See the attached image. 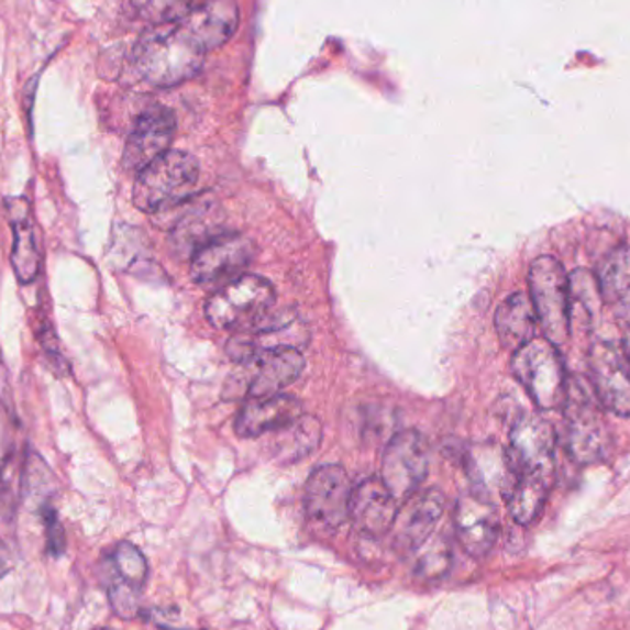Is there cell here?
Returning <instances> with one entry per match:
<instances>
[{
    "mask_svg": "<svg viewBox=\"0 0 630 630\" xmlns=\"http://www.w3.org/2000/svg\"><path fill=\"white\" fill-rule=\"evenodd\" d=\"M131 57L150 86L176 87L198 75L205 51L181 24H155L139 37Z\"/></svg>",
    "mask_w": 630,
    "mask_h": 630,
    "instance_id": "cell-1",
    "label": "cell"
},
{
    "mask_svg": "<svg viewBox=\"0 0 630 630\" xmlns=\"http://www.w3.org/2000/svg\"><path fill=\"white\" fill-rule=\"evenodd\" d=\"M198 179V161L185 152L168 150L139 172L133 187V203L148 214L176 209L192 198Z\"/></svg>",
    "mask_w": 630,
    "mask_h": 630,
    "instance_id": "cell-2",
    "label": "cell"
},
{
    "mask_svg": "<svg viewBox=\"0 0 630 630\" xmlns=\"http://www.w3.org/2000/svg\"><path fill=\"white\" fill-rule=\"evenodd\" d=\"M529 299L544 338L553 345H566L572 334V290L568 273L553 256H539L529 267Z\"/></svg>",
    "mask_w": 630,
    "mask_h": 630,
    "instance_id": "cell-3",
    "label": "cell"
},
{
    "mask_svg": "<svg viewBox=\"0 0 630 630\" xmlns=\"http://www.w3.org/2000/svg\"><path fill=\"white\" fill-rule=\"evenodd\" d=\"M512 375L540 409L563 408L568 397L564 362L551 341L534 338L512 354Z\"/></svg>",
    "mask_w": 630,
    "mask_h": 630,
    "instance_id": "cell-4",
    "label": "cell"
},
{
    "mask_svg": "<svg viewBox=\"0 0 630 630\" xmlns=\"http://www.w3.org/2000/svg\"><path fill=\"white\" fill-rule=\"evenodd\" d=\"M272 283L258 275H242L214 291L205 305V316L214 329L244 330L261 321L275 302Z\"/></svg>",
    "mask_w": 630,
    "mask_h": 630,
    "instance_id": "cell-5",
    "label": "cell"
},
{
    "mask_svg": "<svg viewBox=\"0 0 630 630\" xmlns=\"http://www.w3.org/2000/svg\"><path fill=\"white\" fill-rule=\"evenodd\" d=\"M302 369L305 358L301 351L261 354L239 364V369L225 384V397L247 400L275 397L291 386L301 376Z\"/></svg>",
    "mask_w": 630,
    "mask_h": 630,
    "instance_id": "cell-6",
    "label": "cell"
},
{
    "mask_svg": "<svg viewBox=\"0 0 630 630\" xmlns=\"http://www.w3.org/2000/svg\"><path fill=\"white\" fill-rule=\"evenodd\" d=\"M310 341V330L297 313L280 312L272 318H264L239 330L229 340L228 353L236 364L255 358L261 354L278 351H301Z\"/></svg>",
    "mask_w": 630,
    "mask_h": 630,
    "instance_id": "cell-7",
    "label": "cell"
},
{
    "mask_svg": "<svg viewBox=\"0 0 630 630\" xmlns=\"http://www.w3.org/2000/svg\"><path fill=\"white\" fill-rule=\"evenodd\" d=\"M566 452L579 465H594L605 460L610 449L607 424L603 420L601 406L594 398L577 387L570 391L566 402Z\"/></svg>",
    "mask_w": 630,
    "mask_h": 630,
    "instance_id": "cell-8",
    "label": "cell"
},
{
    "mask_svg": "<svg viewBox=\"0 0 630 630\" xmlns=\"http://www.w3.org/2000/svg\"><path fill=\"white\" fill-rule=\"evenodd\" d=\"M351 496L353 487L343 466H319L308 477L305 490L308 522L318 533H335L349 518Z\"/></svg>",
    "mask_w": 630,
    "mask_h": 630,
    "instance_id": "cell-9",
    "label": "cell"
},
{
    "mask_svg": "<svg viewBox=\"0 0 630 630\" xmlns=\"http://www.w3.org/2000/svg\"><path fill=\"white\" fill-rule=\"evenodd\" d=\"M555 428L539 415H523L512 427L506 449L509 476L539 474L555 477Z\"/></svg>",
    "mask_w": 630,
    "mask_h": 630,
    "instance_id": "cell-10",
    "label": "cell"
},
{
    "mask_svg": "<svg viewBox=\"0 0 630 630\" xmlns=\"http://www.w3.org/2000/svg\"><path fill=\"white\" fill-rule=\"evenodd\" d=\"M430 444L422 433L406 430L387 443L382 460V482L398 501L408 500L427 479Z\"/></svg>",
    "mask_w": 630,
    "mask_h": 630,
    "instance_id": "cell-11",
    "label": "cell"
},
{
    "mask_svg": "<svg viewBox=\"0 0 630 630\" xmlns=\"http://www.w3.org/2000/svg\"><path fill=\"white\" fill-rule=\"evenodd\" d=\"M588 371L597 400L618 417H630V364L623 346L597 341L588 353Z\"/></svg>",
    "mask_w": 630,
    "mask_h": 630,
    "instance_id": "cell-12",
    "label": "cell"
},
{
    "mask_svg": "<svg viewBox=\"0 0 630 630\" xmlns=\"http://www.w3.org/2000/svg\"><path fill=\"white\" fill-rule=\"evenodd\" d=\"M256 250L242 234H222L196 251L190 264L194 283L201 286H223L242 277L250 267Z\"/></svg>",
    "mask_w": 630,
    "mask_h": 630,
    "instance_id": "cell-13",
    "label": "cell"
},
{
    "mask_svg": "<svg viewBox=\"0 0 630 630\" xmlns=\"http://www.w3.org/2000/svg\"><path fill=\"white\" fill-rule=\"evenodd\" d=\"M176 135V117L165 106L146 109L136 119L128 143H125L122 165L125 170L141 172L159 159L170 148Z\"/></svg>",
    "mask_w": 630,
    "mask_h": 630,
    "instance_id": "cell-14",
    "label": "cell"
},
{
    "mask_svg": "<svg viewBox=\"0 0 630 630\" xmlns=\"http://www.w3.org/2000/svg\"><path fill=\"white\" fill-rule=\"evenodd\" d=\"M444 495L438 488L417 490L408 500H404L402 509H398L393 523V544L400 553H411L424 545L439 520L443 517Z\"/></svg>",
    "mask_w": 630,
    "mask_h": 630,
    "instance_id": "cell-15",
    "label": "cell"
},
{
    "mask_svg": "<svg viewBox=\"0 0 630 630\" xmlns=\"http://www.w3.org/2000/svg\"><path fill=\"white\" fill-rule=\"evenodd\" d=\"M454 526L461 548L474 559L487 556L500 534L498 511L493 501L479 493L461 496L455 506Z\"/></svg>",
    "mask_w": 630,
    "mask_h": 630,
    "instance_id": "cell-16",
    "label": "cell"
},
{
    "mask_svg": "<svg viewBox=\"0 0 630 630\" xmlns=\"http://www.w3.org/2000/svg\"><path fill=\"white\" fill-rule=\"evenodd\" d=\"M398 512V500L389 493L380 477H367L353 488L349 518L354 528L371 539L389 533Z\"/></svg>",
    "mask_w": 630,
    "mask_h": 630,
    "instance_id": "cell-17",
    "label": "cell"
},
{
    "mask_svg": "<svg viewBox=\"0 0 630 630\" xmlns=\"http://www.w3.org/2000/svg\"><path fill=\"white\" fill-rule=\"evenodd\" d=\"M239 21L236 0H205L179 24L198 41L205 52H209L220 48L233 37Z\"/></svg>",
    "mask_w": 630,
    "mask_h": 630,
    "instance_id": "cell-18",
    "label": "cell"
},
{
    "mask_svg": "<svg viewBox=\"0 0 630 630\" xmlns=\"http://www.w3.org/2000/svg\"><path fill=\"white\" fill-rule=\"evenodd\" d=\"M302 406L297 398L275 395L269 398L247 400L240 409L234 428L240 438L255 439L277 432L301 417Z\"/></svg>",
    "mask_w": 630,
    "mask_h": 630,
    "instance_id": "cell-19",
    "label": "cell"
},
{
    "mask_svg": "<svg viewBox=\"0 0 630 630\" xmlns=\"http://www.w3.org/2000/svg\"><path fill=\"white\" fill-rule=\"evenodd\" d=\"M553 479L555 477L539 474L507 477L500 493L515 522L531 526L540 517L553 487Z\"/></svg>",
    "mask_w": 630,
    "mask_h": 630,
    "instance_id": "cell-20",
    "label": "cell"
},
{
    "mask_svg": "<svg viewBox=\"0 0 630 630\" xmlns=\"http://www.w3.org/2000/svg\"><path fill=\"white\" fill-rule=\"evenodd\" d=\"M601 301L630 324V245H621L603 258L596 275Z\"/></svg>",
    "mask_w": 630,
    "mask_h": 630,
    "instance_id": "cell-21",
    "label": "cell"
},
{
    "mask_svg": "<svg viewBox=\"0 0 630 630\" xmlns=\"http://www.w3.org/2000/svg\"><path fill=\"white\" fill-rule=\"evenodd\" d=\"M495 324L501 345L518 351L520 346L537 338L539 321L533 302L522 291L512 294L496 310Z\"/></svg>",
    "mask_w": 630,
    "mask_h": 630,
    "instance_id": "cell-22",
    "label": "cell"
},
{
    "mask_svg": "<svg viewBox=\"0 0 630 630\" xmlns=\"http://www.w3.org/2000/svg\"><path fill=\"white\" fill-rule=\"evenodd\" d=\"M8 205L13 225L12 266L19 280L29 285L37 277L41 266L34 225L30 222L29 203L24 199H10Z\"/></svg>",
    "mask_w": 630,
    "mask_h": 630,
    "instance_id": "cell-23",
    "label": "cell"
},
{
    "mask_svg": "<svg viewBox=\"0 0 630 630\" xmlns=\"http://www.w3.org/2000/svg\"><path fill=\"white\" fill-rule=\"evenodd\" d=\"M321 435H323V428L319 419L310 415H301L290 424L273 432L272 443H269L273 457L283 463L305 460L318 449Z\"/></svg>",
    "mask_w": 630,
    "mask_h": 630,
    "instance_id": "cell-24",
    "label": "cell"
},
{
    "mask_svg": "<svg viewBox=\"0 0 630 630\" xmlns=\"http://www.w3.org/2000/svg\"><path fill=\"white\" fill-rule=\"evenodd\" d=\"M214 217L217 214L207 207L188 210L187 217L181 218V222L177 223L172 233V244L177 253L194 256V253L209 244L210 240L225 234Z\"/></svg>",
    "mask_w": 630,
    "mask_h": 630,
    "instance_id": "cell-25",
    "label": "cell"
},
{
    "mask_svg": "<svg viewBox=\"0 0 630 630\" xmlns=\"http://www.w3.org/2000/svg\"><path fill=\"white\" fill-rule=\"evenodd\" d=\"M113 568L114 579L143 592L144 583L148 579V563L136 545L120 542L113 553Z\"/></svg>",
    "mask_w": 630,
    "mask_h": 630,
    "instance_id": "cell-26",
    "label": "cell"
},
{
    "mask_svg": "<svg viewBox=\"0 0 630 630\" xmlns=\"http://www.w3.org/2000/svg\"><path fill=\"white\" fill-rule=\"evenodd\" d=\"M139 15L155 24L179 23L203 0H131Z\"/></svg>",
    "mask_w": 630,
    "mask_h": 630,
    "instance_id": "cell-27",
    "label": "cell"
},
{
    "mask_svg": "<svg viewBox=\"0 0 630 630\" xmlns=\"http://www.w3.org/2000/svg\"><path fill=\"white\" fill-rule=\"evenodd\" d=\"M450 566H452L450 545L443 540H439L438 544L430 545L420 555L419 564H417V575H419L420 579H443L444 575L449 574Z\"/></svg>",
    "mask_w": 630,
    "mask_h": 630,
    "instance_id": "cell-28",
    "label": "cell"
},
{
    "mask_svg": "<svg viewBox=\"0 0 630 630\" xmlns=\"http://www.w3.org/2000/svg\"><path fill=\"white\" fill-rule=\"evenodd\" d=\"M139 599H141V592L120 583V581L113 579L109 586V601L120 618H135L139 614Z\"/></svg>",
    "mask_w": 630,
    "mask_h": 630,
    "instance_id": "cell-29",
    "label": "cell"
},
{
    "mask_svg": "<svg viewBox=\"0 0 630 630\" xmlns=\"http://www.w3.org/2000/svg\"><path fill=\"white\" fill-rule=\"evenodd\" d=\"M43 520H45L48 553H52L54 556L62 555L63 551H65V531H63L62 523L57 520L56 512L52 511L51 507H46L45 511H43Z\"/></svg>",
    "mask_w": 630,
    "mask_h": 630,
    "instance_id": "cell-30",
    "label": "cell"
},
{
    "mask_svg": "<svg viewBox=\"0 0 630 630\" xmlns=\"http://www.w3.org/2000/svg\"><path fill=\"white\" fill-rule=\"evenodd\" d=\"M13 568V553L10 550V545L0 539V579H4L10 570Z\"/></svg>",
    "mask_w": 630,
    "mask_h": 630,
    "instance_id": "cell-31",
    "label": "cell"
},
{
    "mask_svg": "<svg viewBox=\"0 0 630 630\" xmlns=\"http://www.w3.org/2000/svg\"><path fill=\"white\" fill-rule=\"evenodd\" d=\"M621 346H623L625 354H627V360H629L630 364V324L627 327V330H625L623 345Z\"/></svg>",
    "mask_w": 630,
    "mask_h": 630,
    "instance_id": "cell-32",
    "label": "cell"
},
{
    "mask_svg": "<svg viewBox=\"0 0 630 630\" xmlns=\"http://www.w3.org/2000/svg\"><path fill=\"white\" fill-rule=\"evenodd\" d=\"M100 630H111V629H100Z\"/></svg>",
    "mask_w": 630,
    "mask_h": 630,
    "instance_id": "cell-33",
    "label": "cell"
},
{
    "mask_svg": "<svg viewBox=\"0 0 630 630\" xmlns=\"http://www.w3.org/2000/svg\"><path fill=\"white\" fill-rule=\"evenodd\" d=\"M203 2H205V0H203Z\"/></svg>",
    "mask_w": 630,
    "mask_h": 630,
    "instance_id": "cell-34",
    "label": "cell"
}]
</instances>
